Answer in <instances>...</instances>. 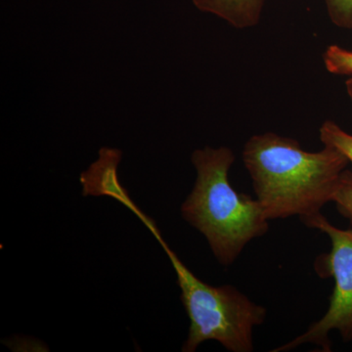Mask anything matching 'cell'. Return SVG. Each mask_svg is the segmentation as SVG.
<instances>
[{"instance_id":"5b68a950","label":"cell","mask_w":352,"mask_h":352,"mask_svg":"<svg viewBox=\"0 0 352 352\" xmlns=\"http://www.w3.org/2000/svg\"><path fill=\"white\" fill-rule=\"evenodd\" d=\"M120 152L118 150L103 148L100 157L83 173L80 182L85 195H107L124 204L131 208L140 219L144 214L139 212L138 207L131 201L126 190L120 186L117 177V166L119 164Z\"/></svg>"},{"instance_id":"30bf717a","label":"cell","mask_w":352,"mask_h":352,"mask_svg":"<svg viewBox=\"0 0 352 352\" xmlns=\"http://www.w3.org/2000/svg\"><path fill=\"white\" fill-rule=\"evenodd\" d=\"M331 21L342 29H352V0H324Z\"/></svg>"},{"instance_id":"9c48e42d","label":"cell","mask_w":352,"mask_h":352,"mask_svg":"<svg viewBox=\"0 0 352 352\" xmlns=\"http://www.w3.org/2000/svg\"><path fill=\"white\" fill-rule=\"evenodd\" d=\"M333 203L340 214L349 220L352 226V170L346 168L340 175Z\"/></svg>"},{"instance_id":"52a82bcc","label":"cell","mask_w":352,"mask_h":352,"mask_svg":"<svg viewBox=\"0 0 352 352\" xmlns=\"http://www.w3.org/2000/svg\"><path fill=\"white\" fill-rule=\"evenodd\" d=\"M319 138L324 146L339 151L352 166V134L344 131L333 120H326L319 129Z\"/></svg>"},{"instance_id":"3957f363","label":"cell","mask_w":352,"mask_h":352,"mask_svg":"<svg viewBox=\"0 0 352 352\" xmlns=\"http://www.w3.org/2000/svg\"><path fill=\"white\" fill-rule=\"evenodd\" d=\"M154 235L175 268L189 317L188 338L182 351H196L207 340L219 342L231 352L254 351L252 333L265 321L266 308L252 302L232 285L214 287L201 281L166 244L160 232Z\"/></svg>"},{"instance_id":"7a4b0ae2","label":"cell","mask_w":352,"mask_h":352,"mask_svg":"<svg viewBox=\"0 0 352 352\" xmlns=\"http://www.w3.org/2000/svg\"><path fill=\"white\" fill-rule=\"evenodd\" d=\"M234 162L235 155L227 147L194 151L197 179L182 206L183 219L205 236L223 266L235 263L245 245L270 229L258 200L238 193L229 182Z\"/></svg>"},{"instance_id":"8992f818","label":"cell","mask_w":352,"mask_h":352,"mask_svg":"<svg viewBox=\"0 0 352 352\" xmlns=\"http://www.w3.org/2000/svg\"><path fill=\"white\" fill-rule=\"evenodd\" d=\"M201 12L221 18L237 29L258 24L266 0H192Z\"/></svg>"},{"instance_id":"6da1fadb","label":"cell","mask_w":352,"mask_h":352,"mask_svg":"<svg viewBox=\"0 0 352 352\" xmlns=\"http://www.w3.org/2000/svg\"><path fill=\"white\" fill-rule=\"evenodd\" d=\"M256 200L268 220L320 214L333 201L349 161L333 148L307 152L293 138L267 132L252 136L243 151Z\"/></svg>"},{"instance_id":"277c9868","label":"cell","mask_w":352,"mask_h":352,"mask_svg":"<svg viewBox=\"0 0 352 352\" xmlns=\"http://www.w3.org/2000/svg\"><path fill=\"white\" fill-rule=\"evenodd\" d=\"M305 226L326 234L331 241V251L315 261V271L321 278L335 282L327 312L314 322L302 335L289 340L272 352L293 351L302 344H312L321 351H332L330 333L337 331L346 342H352V229L333 226L323 214L300 219Z\"/></svg>"},{"instance_id":"8fae6325","label":"cell","mask_w":352,"mask_h":352,"mask_svg":"<svg viewBox=\"0 0 352 352\" xmlns=\"http://www.w3.org/2000/svg\"><path fill=\"white\" fill-rule=\"evenodd\" d=\"M346 87L347 94H349V98H351V100L352 101V78H349V80L346 82Z\"/></svg>"},{"instance_id":"ba28073f","label":"cell","mask_w":352,"mask_h":352,"mask_svg":"<svg viewBox=\"0 0 352 352\" xmlns=\"http://www.w3.org/2000/svg\"><path fill=\"white\" fill-rule=\"evenodd\" d=\"M323 60L329 73L333 75L352 76V51L333 44L326 50Z\"/></svg>"}]
</instances>
